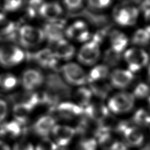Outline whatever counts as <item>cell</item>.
<instances>
[{
    "label": "cell",
    "instance_id": "2",
    "mask_svg": "<svg viewBox=\"0 0 150 150\" xmlns=\"http://www.w3.org/2000/svg\"><path fill=\"white\" fill-rule=\"evenodd\" d=\"M18 38L23 46L30 49L41 44L45 40V35L42 29L26 25L21 27Z\"/></svg>",
    "mask_w": 150,
    "mask_h": 150
},
{
    "label": "cell",
    "instance_id": "36",
    "mask_svg": "<svg viewBox=\"0 0 150 150\" xmlns=\"http://www.w3.org/2000/svg\"><path fill=\"white\" fill-rule=\"evenodd\" d=\"M133 96L139 99L146 98L150 95V86L145 83H140L134 90Z\"/></svg>",
    "mask_w": 150,
    "mask_h": 150
},
{
    "label": "cell",
    "instance_id": "28",
    "mask_svg": "<svg viewBox=\"0 0 150 150\" xmlns=\"http://www.w3.org/2000/svg\"><path fill=\"white\" fill-rule=\"evenodd\" d=\"M92 93L89 88L81 87L78 89L74 93V100L77 105L85 108L91 103Z\"/></svg>",
    "mask_w": 150,
    "mask_h": 150
},
{
    "label": "cell",
    "instance_id": "43",
    "mask_svg": "<svg viewBox=\"0 0 150 150\" xmlns=\"http://www.w3.org/2000/svg\"><path fill=\"white\" fill-rule=\"evenodd\" d=\"M141 9L146 10L150 8V0H141Z\"/></svg>",
    "mask_w": 150,
    "mask_h": 150
},
{
    "label": "cell",
    "instance_id": "40",
    "mask_svg": "<svg viewBox=\"0 0 150 150\" xmlns=\"http://www.w3.org/2000/svg\"><path fill=\"white\" fill-rule=\"evenodd\" d=\"M13 150H34V148L30 142L22 140L15 144L13 146Z\"/></svg>",
    "mask_w": 150,
    "mask_h": 150
},
{
    "label": "cell",
    "instance_id": "11",
    "mask_svg": "<svg viewBox=\"0 0 150 150\" xmlns=\"http://www.w3.org/2000/svg\"><path fill=\"white\" fill-rule=\"evenodd\" d=\"M76 134L74 128L61 125H56L52 132L53 141L58 147L61 148L68 146Z\"/></svg>",
    "mask_w": 150,
    "mask_h": 150
},
{
    "label": "cell",
    "instance_id": "12",
    "mask_svg": "<svg viewBox=\"0 0 150 150\" xmlns=\"http://www.w3.org/2000/svg\"><path fill=\"white\" fill-rule=\"evenodd\" d=\"M44 80V76L41 71L30 69L24 72L21 82L26 91L34 92V90L41 86Z\"/></svg>",
    "mask_w": 150,
    "mask_h": 150
},
{
    "label": "cell",
    "instance_id": "7",
    "mask_svg": "<svg viewBox=\"0 0 150 150\" xmlns=\"http://www.w3.org/2000/svg\"><path fill=\"white\" fill-rule=\"evenodd\" d=\"M65 81L73 86H82L87 82V75L81 67L74 63H69L61 67Z\"/></svg>",
    "mask_w": 150,
    "mask_h": 150
},
{
    "label": "cell",
    "instance_id": "42",
    "mask_svg": "<svg viewBox=\"0 0 150 150\" xmlns=\"http://www.w3.org/2000/svg\"><path fill=\"white\" fill-rule=\"evenodd\" d=\"M144 11V18L147 23L146 29L150 33V8Z\"/></svg>",
    "mask_w": 150,
    "mask_h": 150
},
{
    "label": "cell",
    "instance_id": "41",
    "mask_svg": "<svg viewBox=\"0 0 150 150\" xmlns=\"http://www.w3.org/2000/svg\"><path fill=\"white\" fill-rule=\"evenodd\" d=\"M8 113V105L6 101L0 99V123L7 117Z\"/></svg>",
    "mask_w": 150,
    "mask_h": 150
},
{
    "label": "cell",
    "instance_id": "30",
    "mask_svg": "<svg viewBox=\"0 0 150 150\" xmlns=\"http://www.w3.org/2000/svg\"><path fill=\"white\" fill-rule=\"evenodd\" d=\"M150 42V33L146 29L140 28L134 33L132 37L133 44L140 46H146Z\"/></svg>",
    "mask_w": 150,
    "mask_h": 150
},
{
    "label": "cell",
    "instance_id": "17",
    "mask_svg": "<svg viewBox=\"0 0 150 150\" xmlns=\"http://www.w3.org/2000/svg\"><path fill=\"white\" fill-rule=\"evenodd\" d=\"M62 13V7L55 1L44 2L39 11V15L48 22L59 19Z\"/></svg>",
    "mask_w": 150,
    "mask_h": 150
},
{
    "label": "cell",
    "instance_id": "8",
    "mask_svg": "<svg viewBox=\"0 0 150 150\" xmlns=\"http://www.w3.org/2000/svg\"><path fill=\"white\" fill-rule=\"evenodd\" d=\"M139 15V11L134 6H117L113 11V18L117 24L123 26L135 25Z\"/></svg>",
    "mask_w": 150,
    "mask_h": 150
},
{
    "label": "cell",
    "instance_id": "25",
    "mask_svg": "<svg viewBox=\"0 0 150 150\" xmlns=\"http://www.w3.org/2000/svg\"><path fill=\"white\" fill-rule=\"evenodd\" d=\"M98 144L103 150H115L120 141L117 140L111 132H101L96 136Z\"/></svg>",
    "mask_w": 150,
    "mask_h": 150
},
{
    "label": "cell",
    "instance_id": "1",
    "mask_svg": "<svg viewBox=\"0 0 150 150\" xmlns=\"http://www.w3.org/2000/svg\"><path fill=\"white\" fill-rule=\"evenodd\" d=\"M46 89L41 97V102L50 109L57 105L63 100L71 97V90L64 80L57 74H50L45 80Z\"/></svg>",
    "mask_w": 150,
    "mask_h": 150
},
{
    "label": "cell",
    "instance_id": "22",
    "mask_svg": "<svg viewBox=\"0 0 150 150\" xmlns=\"http://www.w3.org/2000/svg\"><path fill=\"white\" fill-rule=\"evenodd\" d=\"M33 110V108L25 103H16L13 108V113L15 120L21 125L26 124L28 119L29 115Z\"/></svg>",
    "mask_w": 150,
    "mask_h": 150
},
{
    "label": "cell",
    "instance_id": "13",
    "mask_svg": "<svg viewBox=\"0 0 150 150\" xmlns=\"http://www.w3.org/2000/svg\"><path fill=\"white\" fill-rule=\"evenodd\" d=\"M66 36L69 38L84 42L90 40L91 34L86 23L83 21H76L65 30Z\"/></svg>",
    "mask_w": 150,
    "mask_h": 150
},
{
    "label": "cell",
    "instance_id": "5",
    "mask_svg": "<svg viewBox=\"0 0 150 150\" xmlns=\"http://www.w3.org/2000/svg\"><path fill=\"white\" fill-rule=\"evenodd\" d=\"M25 53L20 47L13 44L0 46V65L10 68L18 65L25 59Z\"/></svg>",
    "mask_w": 150,
    "mask_h": 150
},
{
    "label": "cell",
    "instance_id": "45",
    "mask_svg": "<svg viewBox=\"0 0 150 150\" xmlns=\"http://www.w3.org/2000/svg\"><path fill=\"white\" fill-rule=\"evenodd\" d=\"M148 79L149 80V82H150V65H149L148 69Z\"/></svg>",
    "mask_w": 150,
    "mask_h": 150
},
{
    "label": "cell",
    "instance_id": "39",
    "mask_svg": "<svg viewBox=\"0 0 150 150\" xmlns=\"http://www.w3.org/2000/svg\"><path fill=\"white\" fill-rule=\"evenodd\" d=\"M64 4L71 12L76 11L82 7L83 0H63Z\"/></svg>",
    "mask_w": 150,
    "mask_h": 150
},
{
    "label": "cell",
    "instance_id": "20",
    "mask_svg": "<svg viewBox=\"0 0 150 150\" xmlns=\"http://www.w3.org/2000/svg\"><path fill=\"white\" fill-rule=\"evenodd\" d=\"M109 41L111 49L122 53L127 47L128 40L127 36L122 32L114 30L109 33Z\"/></svg>",
    "mask_w": 150,
    "mask_h": 150
},
{
    "label": "cell",
    "instance_id": "27",
    "mask_svg": "<svg viewBox=\"0 0 150 150\" xmlns=\"http://www.w3.org/2000/svg\"><path fill=\"white\" fill-rule=\"evenodd\" d=\"M18 79L14 74L9 73L0 74V92H9L17 86Z\"/></svg>",
    "mask_w": 150,
    "mask_h": 150
},
{
    "label": "cell",
    "instance_id": "18",
    "mask_svg": "<svg viewBox=\"0 0 150 150\" xmlns=\"http://www.w3.org/2000/svg\"><path fill=\"white\" fill-rule=\"evenodd\" d=\"M132 123L129 127L126 128L122 133L125 140V144L127 146L138 147L143 144L144 141V134L140 128Z\"/></svg>",
    "mask_w": 150,
    "mask_h": 150
},
{
    "label": "cell",
    "instance_id": "31",
    "mask_svg": "<svg viewBox=\"0 0 150 150\" xmlns=\"http://www.w3.org/2000/svg\"><path fill=\"white\" fill-rule=\"evenodd\" d=\"M132 123L140 127L150 125V112L144 109H138L133 115Z\"/></svg>",
    "mask_w": 150,
    "mask_h": 150
},
{
    "label": "cell",
    "instance_id": "29",
    "mask_svg": "<svg viewBox=\"0 0 150 150\" xmlns=\"http://www.w3.org/2000/svg\"><path fill=\"white\" fill-rule=\"evenodd\" d=\"M22 126L15 120L7 122L0 127V134L11 138L17 137L22 132Z\"/></svg>",
    "mask_w": 150,
    "mask_h": 150
},
{
    "label": "cell",
    "instance_id": "3",
    "mask_svg": "<svg viewBox=\"0 0 150 150\" xmlns=\"http://www.w3.org/2000/svg\"><path fill=\"white\" fill-rule=\"evenodd\" d=\"M135 103V98L132 93L122 92L112 96L108 101V109L115 114H124L130 112Z\"/></svg>",
    "mask_w": 150,
    "mask_h": 150
},
{
    "label": "cell",
    "instance_id": "35",
    "mask_svg": "<svg viewBox=\"0 0 150 150\" xmlns=\"http://www.w3.org/2000/svg\"><path fill=\"white\" fill-rule=\"evenodd\" d=\"M25 0H4L3 9L6 12L13 13L23 7Z\"/></svg>",
    "mask_w": 150,
    "mask_h": 150
},
{
    "label": "cell",
    "instance_id": "19",
    "mask_svg": "<svg viewBox=\"0 0 150 150\" xmlns=\"http://www.w3.org/2000/svg\"><path fill=\"white\" fill-rule=\"evenodd\" d=\"M53 51L55 55L58 59L68 61L73 57L75 53V48L73 45L65 40H61L55 44Z\"/></svg>",
    "mask_w": 150,
    "mask_h": 150
},
{
    "label": "cell",
    "instance_id": "26",
    "mask_svg": "<svg viewBox=\"0 0 150 150\" xmlns=\"http://www.w3.org/2000/svg\"><path fill=\"white\" fill-rule=\"evenodd\" d=\"M109 74V67L106 65H100L93 68L87 76V81L96 82L105 80Z\"/></svg>",
    "mask_w": 150,
    "mask_h": 150
},
{
    "label": "cell",
    "instance_id": "44",
    "mask_svg": "<svg viewBox=\"0 0 150 150\" xmlns=\"http://www.w3.org/2000/svg\"><path fill=\"white\" fill-rule=\"evenodd\" d=\"M0 150H11L10 147L4 142L0 140Z\"/></svg>",
    "mask_w": 150,
    "mask_h": 150
},
{
    "label": "cell",
    "instance_id": "46",
    "mask_svg": "<svg viewBox=\"0 0 150 150\" xmlns=\"http://www.w3.org/2000/svg\"><path fill=\"white\" fill-rule=\"evenodd\" d=\"M148 106H149V108H150V96H149L148 98Z\"/></svg>",
    "mask_w": 150,
    "mask_h": 150
},
{
    "label": "cell",
    "instance_id": "32",
    "mask_svg": "<svg viewBox=\"0 0 150 150\" xmlns=\"http://www.w3.org/2000/svg\"><path fill=\"white\" fill-rule=\"evenodd\" d=\"M121 59V53L115 52L111 48L106 51L104 53L103 61L105 62V65L108 67H115L120 62Z\"/></svg>",
    "mask_w": 150,
    "mask_h": 150
},
{
    "label": "cell",
    "instance_id": "14",
    "mask_svg": "<svg viewBox=\"0 0 150 150\" xmlns=\"http://www.w3.org/2000/svg\"><path fill=\"white\" fill-rule=\"evenodd\" d=\"M32 59L35 62L45 69L56 70L58 65V59L56 57L53 51L48 48H45L34 53Z\"/></svg>",
    "mask_w": 150,
    "mask_h": 150
},
{
    "label": "cell",
    "instance_id": "23",
    "mask_svg": "<svg viewBox=\"0 0 150 150\" xmlns=\"http://www.w3.org/2000/svg\"><path fill=\"white\" fill-rule=\"evenodd\" d=\"M16 25L4 14L0 13V38L9 39L14 38Z\"/></svg>",
    "mask_w": 150,
    "mask_h": 150
},
{
    "label": "cell",
    "instance_id": "16",
    "mask_svg": "<svg viewBox=\"0 0 150 150\" xmlns=\"http://www.w3.org/2000/svg\"><path fill=\"white\" fill-rule=\"evenodd\" d=\"M56 125V120L52 116L44 115L40 117L34 123L33 129L37 135L46 138L52 134L53 128Z\"/></svg>",
    "mask_w": 150,
    "mask_h": 150
},
{
    "label": "cell",
    "instance_id": "6",
    "mask_svg": "<svg viewBox=\"0 0 150 150\" xmlns=\"http://www.w3.org/2000/svg\"><path fill=\"white\" fill-rule=\"evenodd\" d=\"M124 58L128 67V71L132 73L141 70L148 65L149 57L148 53L140 48H130L125 53Z\"/></svg>",
    "mask_w": 150,
    "mask_h": 150
},
{
    "label": "cell",
    "instance_id": "24",
    "mask_svg": "<svg viewBox=\"0 0 150 150\" xmlns=\"http://www.w3.org/2000/svg\"><path fill=\"white\" fill-rule=\"evenodd\" d=\"M89 83V89L92 94L101 99H105L110 93L111 86L105 80L90 82Z\"/></svg>",
    "mask_w": 150,
    "mask_h": 150
},
{
    "label": "cell",
    "instance_id": "15",
    "mask_svg": "<svg viewBox=\"0 0 150 150\" xmlns=\"http://www.w3.org/2000/svg\"><path fill=\"white\" fill-rule=\"evenodd\" d=\"M134 74L128 70L116 69L112 72L109 76L112 87L123 89L128 87L134 80Z\"/></svg>",
    "mask_w": 150,
    "mask_h": 150
},
{
    "label": "cell",
    "instance_id": "34",
    "mask_svg": "<svg viewBox=\"0 0 150 150\" xmlns=\"http://www.w3.org/2000/svg\"><path fill=\"white\" fill-rule=\"evenodd\" d=\"M97 148L98 142L90 137L82 138L76 145V150H97Z\"/></svg>",
    "mask_w": 150,
    "mask_h": 150
},
{
    "label": "cell",
    "instance_id": "10",
    "mask_svg": "<svg viewBox=\"0 0 150 150\" xmlns=\"http://www.w3.org/2000/svg\"><path fill=\"white\" fill-rule=\"evenodd\" d=\"M43 31L45 39L46 38L50 44H55L63 39L65 33V21L59 18L57 20L47 22L45 25Z\"/></svg>",
    "mask_w": 150,
    "mask_h": 150
},
{
    "label": "cell",
    "instance_id": "33",
    "mask_svg": "<svg viewBox=\"0 0 150 150\" xmlns=\"http://www.w3.org/2000/svg\"><path fill=\"white\" fill-rule=\"evenodd\" d=\"M44 3V0H28L26 7V17L30 18L35 17L39 14L40 7Z\"/></svg>",
    "mask_w": 150,
    "mask_h": 150
},
{
    "label": "cell",
    "instance_id": "37",
    "mask_svg": "<svg viewBox=\"0 0 150 150\" xmlns=\"http://www.w3.org/2000/svg\"><path fill=\"white\" fill-rule=\"evenodd\" d=\"M57 146L54 141L48 138H44L40 142L34 150H58Z\"/></svg>",
    "mask_w": 150,
    "mask_h": 150
},
{
    "label": "cell",
    "instance_id": "38",
    "mask_svg": "<svg viewBox=\"0 0 150 150\" xmlns=\"http://www.w3.org/2000/svg\"><path fill=\"white\" fill-rule=\"evenodd\" d=\"M88 6L92 10L106 9L111 4V0H87Z\"/></svg>",
    "mask_w": 150,
    "mask_h": 150
},
{
    "label": "cell",
    "instance_id": "9",
    "mask_svg": "<svg viewBox=\"0 0 150 150\" xmlns=\"http://www.w3.org/2000/svg\"><path fill=\"white\" fill-rule=\"evenodd\" d=\"M100 53V44L91 40L80 48L77 55L78 60L83 65H93L99 60Z\"/></svg>",
    "mask_w": 150,
    "mask_h": 150
},
{
    "label": "cell",
    "instance_id": "4",
    "mask_svg": "<svg viewBox=\"0 0 150 150\" xmlns=\"http://www.w3.org/2000/svg\"><path fill=\"white\" fill-rule=\"evenodd\" d=\"M84 113V108L77 105L76 103L64 101L50 109V115L54 119L71 120L76 118H80Z\"/></svg>",
    "mask_w": 150,
    "mask_h": 150
},
{
    "label": "cell",
    "instance_id": "21",
    "mask_svg": "<svg viewBox=\"0 0 150 150\" xmlns=\"http://www.w3.org/2000/svg\"><path fill=\"white\" fill-rule=\"evenodd\" d=\"M80 15L84 17L90 23L98 27L102 28L109 27L108 25L109 18L105 15L98 14L88 9L80 11Z\"/></svg>",
    "mask_w": 150,
    "mask_h": 150
}]
</instances>
